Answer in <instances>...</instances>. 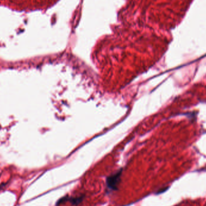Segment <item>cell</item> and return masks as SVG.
Instances as JSON below:
<instances>
[{"instance_id": "cell-1", "label": "cell", "mask_w": 206, "mask_h": 206, "mask_svg": "<svg viewBox=\"0 0 206 206\" xmlns=\"http://www.w3.org/2000/svg\"><path fill=\"white\" fill-rule=\"evenodd\" d=\"M122 172L121 170L117 172L115 174L107 177V186L109 189L112 190H117L118 185L121 180V176Z\"/></svg>"}, {"instance_id": "cell-2", "label": "cell", "mask_w": 206, "mask_h": 206, "mask_svg": "<svg viewBox=\"0 0 206 206\" xmlns=\"http://www.w3.org/2000/svg\"><path fill=\"white\" fill-rule=\"evenodd\" d=\"M83 197H64L62 198L57 203V204H61L64 201H69L71 202L73 205H77L80 203H81L83 200Z\"/></svg>"}]
</instances>
